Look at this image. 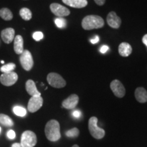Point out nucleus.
<instances>
[{
    "mask_svg": "<svg viewBox=\"0 0 147 147\" xmlns=\"http://www.w3.org/2000/svg\"><path fill=\"white\" fill-rule=\"evenodd\" d=\"M13 112L16 116L18 117H25L27 114V110L25 108L22 107V106H16L13 108Z\"/></svg>",
    "mask_w": 147,
    "mask_h": 147,
    "instance_id": "obj_22",
    "label": "nucleus"
},
{
    "mask_svg": "<svg viewBox=\"0 0 147 147\" xmlns=\"http://www.w3.org/2000/svg\"><path fill=\"white\" fill-rule=\"evenodd\" d=\"M135 97L138 102L145 103L147 102V91L143 87H138L135 91Z\"/></svg>",
    "mask_w": 147,
    "mask_h": 147,
    "instance_id": "obj_18",
    "label": "nucleus"
},
{
    "mask_svg": "<svg viewBox=\"0 0 147 147\" xmlns=\"http://www.w3.org/2000/svg\"><path fill=\"white\" fill-rule=\"evenodd\" d=\"M65 4L75 8H82L87 5V0H62Z\"/></svg>",
    "mask_w": 147,
    "mask_h": 147,
    "instance_id": "obj_15",
    "label": "nucleus"
},
{
    "mask_svg": "<svg viewBox=\"0 0 147 147\" xmlns=\"http://www.w3.org/2000/svg\"><path fill=\"white\" fill-rule=\"evenodd\" d=\"M79 101V97L76 94H72L64 100L62 102V106L65 109L71 110L76 107Z\"/></svg>",
    "mask_w": 147,
    "mask_h": 147,
    "instance_id": "obj_11",
    "label": "nucleus"
},
{
    "mask_svg": "<svg viewBox=\"0 0 147 147\" xmlns=\"http://www.w3.org/2000/svg\"><path fill=\"white\" fill-rule=\"evenodd\" d=\"M0 17L5 21H10L13 18V14L10 9L3 8L0 10Z\"/></svg>",
    "mask_w": 147,
    "mask_h": 147,
    "instance_id": "obj_19",
    "label": "nucleus"
},
{
    "mask_svg": "<svg viewBox=\"0 0 147 147\" xmlns=\"http://www.w3.org/2000/svg\"><path fill=\"white\" fill-rule=\"evenodd\" d=\"M110 87L114 94L117 97L122 98L125 95V89L119 80H114L110 83Z\"/></svg>",
    "mask_w": 147,
    "mask_h": 147,
    "instance_id": "obj_10",
    "label": "nucleus"
},
{
    "mask_svg": "<svg viewBox=\"0 0 147 147\" xmlns=\"http://www.w3.org/2000/svg\"><path fill=\"white\" fill-rule=\"evenodd\" d=\"M94 1L98 5H103L105 3L106 0H94Z\"/></svg>",
    "mask_w": 147,
    "mask_h": 147,
    "instance_id": "obj_31",
    "label": "nucleus"
},
{
    "mask_svg": "<svg viewBox=\"0 0 147 147\" xmlns=\"http://www.w3.org/2000/svg\"><path fill=\"white\" fill-rule=\"evenodd\" d=\"M20 63L23 68L26 71H30L34 66V59L32 53L28 50H24L20 56Z\"/></svg>",
    "mask_w": 147,
    "mask_h": 147,
    "instance_id": "obj_6",
    "label": "nucleus"
},
{
    "mask_svg": "<svg viewBox=\"0 0 147 147\" xmlns=\"http://www.w3.org/2000/svg\"><path fill=\"white\" fill-rule=\"evenodd\" d=\"M108 50H109V47H108V46H105V45L102 46V47H101L100 49V52L102 53H103V54L106 53Z\"/></svg>",
    "mask_w": 147,
    "mask_h": 147,
    "instance_id": "obj_28",
    "label": "nucleus"
},
{
    "mask_svg": "<svg viewBox=\"0 0 147 147\" xmlns=\"http://www.w3.org/2000/svg\"><path fill=\"white\" fill-rule=\"evenodd\" d=\"M44 38V34L43 33L41 32H36L34 33L33 34V38L36 40V41H40L42 39H43Z\"/></svg>",
    "mask_w": 147,
    "mask_h": 147,
    "instance_id": "obj_26",
    "label": "nucleus"
},
{
    "mask_svg": "<svg viewBox=\"0 0 147 147\" xmlns=\"http://www.w3.org/2000/svg\"><path fill=\"white\" fill-rule=\"evenodd\" d=\"M18 80V74L14 71L3 73L0 76V82L3 85L10 87L14 84Z\"/></svg>",
    "mask_w": 147,
    "mask_h": 147,
    "instance_id": "obj_7",
    "label": "nucleus"
},
{
    "mask_svg": "<svg viewBox=\"0 0 147 147\" xmlns=\"http://www.w3.org/2000/svg\"><path fill=\"white\" fill-rule=\"evenodd\" d=\"M104 21L100 16L89 15L85 16L82 21V27L85 30L100 29L104 27Z\"/></svg>",
    "mask_w": 147,
    "mask_h": 147,
    "instance_id": "obj_2",
    "label": "nucleus"
},
{
    "mask_svg": "<svg viewBox=\"0 0 147 147\" xmlns=\"http://www.w3.org/2000/svg\"><path fill=\"white\" fill-rule=\"evenodd\" d=\"M43 105V98L41 96H33L29 100L27 109L30 113H36Z\"/></svg>",
    "mask_w": 147,
    "mask_h": 147,
    "instance_id": "obj_8",
    "label": "nucleus"
},
{
    "mask_svg": "<svg viewBox=\"0 0 147 147\" xmlns=\"http://www.w3.org/2000/svg\"><path fill=\"white\" fill-rule=\"evenodd\" d=\"M47 82L51 87L60 89L66 85V82L57 73H49L47 76Z\"/></svg>",
    "mask_w": 147,
    "mask_h": 147,
    "instance_id": "obj_5",
    "label": "nucleus"
},
{
    "mask_svg": "<svg viewBox=\"0 0 147 147\" xmlns=\"http://www.w3.org/2000/svg\"><path fill=\"white\" fill-rule=\"evenodd\" d=\"M45 134L47 139L51 142H56L61 138L60 125L57 121H49L45 126Z\"/></svg>",
    "mask_w": 147,
    "mask_h": 147,
    "instance_id": "obj_1",
    "label": "nucleus"
},
{
    "mask_svg": "<svg viewBox=\"0 0 147 147\" xmlns=\"http://www.w3.org/2000/svg\"><path fill=\"white\" fill-rule=\"evenodd\" d=\"M1 127H0V133H1Z\"/></svg>",
    "mask_w": 147,
    "mask_h": 147,
    "instance_id": "obj_36",
    "label": "nucleus"
},
{
    "mask_svg": "<svg viewBox=\"0 0 147 147\" xmlns=\"http://www.w3.org/2000/svg\"><path fill=\"white\" fill-rule=\"evenodd\" d=\"M20 16L25 21H29L32 17V13L29 8H23L20 10Z\"/></svg>",
    "mask_w": 147,
    "mask_h": 147,
    "instance_id": "obj_21",
    "label": "nucleus"
},
{
    "mask_svg": "<svg viewBox=\"0 0 147 147\" xmlns=\"http://www.w3.org/2000/svg\"><path fill=\"white\" fill-rule=\"evenodd\" d=\"M1 39L5 44H10L15 38V31L13 28H6L1 33Z\"/></svg>",
    "mask_w": 147,
    "mask_h": 147,
    "instance_id": "obj_13",
    "label": "nucleus"
},
{
    "mask_svg": "<svg viewBox=\"0 0 147 147\" xmlns=\"http://www.w3.org/2000/svg\"><path fill=\"white\" fill-rule=\"evenodd\" d=\"M142 42L144 45H146V47H147V34L144 35L142 38Z\"/></svg>",
    "mask_w": 147,
    "mask_h": 147,
    "instance_id": "obj_32",
    "label": "nucleus"
},
{
    "mask_svg": "<svg viewBox=\"0 0 147 147\" xmlns=\"http://www.w3.org/2000/svg\"><path fill=\"white\" fill-rule=\"evenodd\" d=\"M131 53L132 47L129 44L127 43V42H122L120 44L119 47V53L121 56L126 57L131 55Z\"/></svg>",
    "mask_w": 147,
    "mask_h": 147,
    "instance_id": "obj_17",
    "label": "nucleus"
},
{
    "mask_svg": "<svg viewBox=\"0 0 147 147\" xmlns=\"http://www.w3.org/2000/svg\"><path fill=\"white\" fill-rule=\"evenodd\" d=\"M37 143V136L34 132L29 130L22 134L21 144V147H34Z\"/></svg>",
    "mask_w": 147,
    "mask_h": 147,
    "instance_id": "obj_4",
    "label": "nucleus"
},
{
    "mask_svg": "<svg viewBox=\"0 0 147 147\" xmlns=\"http://www.w3.org/2000/svg\"><path fill=\"white\" fill-rule=\"evenodd\" d=\"M7 137H8V138L10 140H13L15 138L16 134H15V132H14V130H12V129L9 130V131L7 132Z\"/></svg>",
    "mask_w": 147,
    "mask_h": 147,
    "instance_id": "obj_27",
    "label": "nucleus"
},
{
    "mask_svg": "<svg viewBox=\"0 0 147 147\" xmlns=\"http://www.w3.org/2000/svg\"><path fill=\"white\" fill-rule=\"evenodd\" d=\"M65 135L69 138H76L79 135V129L76 127H74L65 132Z\"/></svg>",
    "mask_w": 147,
    "mask_h": 147,
    "instance_id": "obj_25",
    "label": "nucleus"
},
{
    "mask_svg": "<svg viewBox=\"0 0 147 147\" xmlns=\"http://www.w3.org/2000/svg\"><path fill=\"white\" fill-rule=\"evenodd\" d=\"M0 123L5 127H12L14 125L12 119L9 116L4 114H0Z\"/></svg>",
    "mask_w": 147,
    "mask_h": 147,
    "instance_id": "obj_20",
    "label": "nucleus"
},
{
    "mask_svg": "<svg viewBox=\"0 0 147 147\" xmlns=\"http://www.w3.org/2000/svg\"><path fill=\"white\" fill-rule=\"evenodd\" d=\"M71 147H79V146H78V145H77V144H74V146H72Z\"/></svg>",
    "mask_w": 147,
    "mask_h": 147,
    "instance_id": "obj_34",
    "label": "nucleus"
},
{
    "mask_svg": "<svg viewBox=\"0 0 147 147\" xmlns=\"http://www.w3.org/2000/svg\"><path fill=\"white\" fill-rule=\"evenodd\" d=\"M16 68V65L13 63H9L8 64L3 65L2 67H1L0 70L3 73H8L13 71L14 69Z\"/></svg>",
    "mask_w": 147,
    "mask_h": 147,
    "instance_id": "obj_23",
    "label": "nucleus"
},
{
    "mask_svg": "<svg viewBox=\"0 0 147 147\" xmlns=\"http://www.w3.org/2000/svg\"><path fill=\"white\" fill-rule=\"evenodd\" d=\"M1 63H4V61H1Z\"/></svg>",
    "mask_w": 147,
    "mask_h": 147,
    "instance_id": "obj_35",
    "label": "nucleus"
},
{
    "mask_svg": "<svg viewBox=\"0 0 147 147\" xmlns=\"http://www.w3.org/2000/svg\"><path fill=\"white\" fill-rule=\"evenodd\" d=\"M55 23L57 27L60 29L65 28L67 25V21L63 17H57L55 19Z\"/></svg>",
    "mask_w": 147,
    "mask_h": 147,
    "instance_id": "obj_24",
    "label": "nucleus"
},
{
    "mask_svg": "<svg viewBox=\"0 0 147 147\" xmlns=\"http://www.w3.org/2000/svg\"><path fill=\"white\" fill-rule=\"evenodd\" d=\"M14 50L18 55L22 54L23 52V38L20 35L15 36L14 39Z\"/></svg>",
    "mask_w": 147,
    "mask_h": 147,
    "instance_id": "obj_16",
    "label": "nucleus"
},
{
    "mask_svg": "<svg viewBox=\"0 0 147 147\" xmlns=\"http://www.w3.org/2000/svg\"><path fill=\"white\" fill-rule=\"evenodd\" d=\"M107 23L110 27L114 29H118L121 25V19L117 16L115 12H110L107 16Z\"/></svg>",
    "mask_w": 147,
    "mask_h": 147,
    "instance_id": "obj_12",
    "label": "nucleus"
},
{
    "mask_svg": "<svg viewBox=\"0 0 147 147\" xmlns=\"http://www.w3.org/2000/svg\"><path fill=\"white\" fill-rule=\"evenodd\" d=\"M72 115L75 118H79L80 117V115H81V113H80V112L79 110H75V111L73 112Z\"/></svg>",
    "mask_w": 147,
    "mask_h": 147,
    "instance_id": "obj_30",
    "label": "nucleus"
},
{
    "mask_svg": "<svg viewBox=\"0 0 147 147\" xmlns=\"http://www.w3.org/2000/svg\"><path fill=\"white\" fill-rule=\"evenodd\" d=\"M12 147H21V145L20 143H14L12 145Z\"/></svg>",
    "mask_w": 147,
    "mask_h": 147,
    "instance_id": "obj_33",
    "label": "nucleus"
},
{
    "mask_svg": "<svg viewBox=\"0 0 147 147\" xmlns=\"http://www.w3.org/2000/svg\"><path fill=\"white\" fill-rule=\"evenodd\" d=\"M97 118L92 117L89 119L88 123V127L91 135L95 139H102L105 136V130L97 126Z\"/></svg>",
    "mask_w": 147,
    "mask_h": 147,
    "instance_id": "obj_3",
    "label": "nucleus"
},
{
    "mask_svg": "<svg viewBox=\"0 0 147 147\" xmlns=\"http://www.w3.org/2000/svg\"><path fill=\"white\" fill-rule=\"evenodd\" d=\"M25 89L29 95L32 96H41V93L37 89L36 83L34 80H28L25 84Z\"/></svg>",
    "mask_w": 147,
    "mask_h": 147,
    "instance_id": "obj_14",
    "label": "nucleus"
},
{
    "mask_svg": "<svg viewBox=\"0 0 147 147\" xmlns=\"http://www.w3.org/2000/svg\"><path fill=\"white\" fill-rule=\"evenodd\" d=\"M50 8L51 12L58 17H64V16H69L70 14V11L66 7L57 3H51Z\"/></svg>",
    "mask_w": 147,
    "mask_h": 147,
    "instance_id": "obj_9",
    "label": "nucleus"
},
{
    "mask_svg": "<svg viewBox=\"0 0 147 147\" xmlns=\"http://www.w3.org/2000/svg\"><path fill=\"white\" fill-rule=\"evenodd\" d=\"M99 41H100V38L97 36H94L93 38H91V39L90 40V42H91L92 44H96Z\"/></svg>",
    "mask_w": 147,
    "mask_h": 147,
    "instance_id": "obj_29",
    "label": "nucleus"
}]
</instances>
